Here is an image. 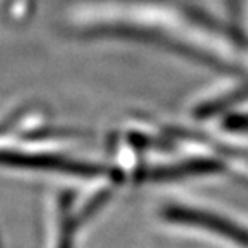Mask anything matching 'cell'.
Wrapping results in <instances>:
<instances>
[{"instance_id":"obj_1","label":"cell","mask_w":248,"mask_h":248,"mask_svg":"<svg viewBox=\"0 0 248 248\" xmlns=\"http://www.w3.org/2000/svg\"><path fill=\"white\" fill-rule=\"evenodd\" d=\"M237 8L242 16V31L248 36V0H237Z\"/></svg>"}]
</instances>
